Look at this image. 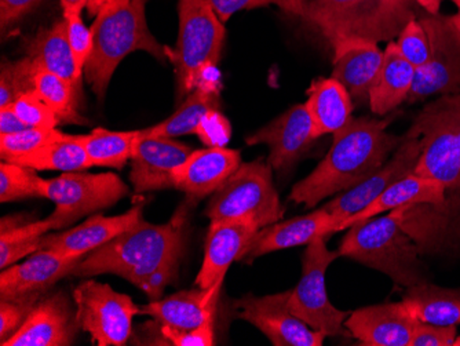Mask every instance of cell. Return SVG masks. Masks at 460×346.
I'll return each mask as SVG.
<instances>
[{"label": "cell", "mask_w": 460, "mask_h": 346, "mask_svg": "<svg viewBox=\"0 0 460 346\" xmlns=\"http://www.w3.org/2000/svg\"><path fill=\"white\" fill-rule=\"evenodd\" d=\"M392 119L351 118L333 134L332 146L319 166L294 185L289 200L312 208L328 196L363 182L404 141V136L387 133Z\"/></svg>", "instance_id": "6da1fadb"}, {"label": "cell", "mask_w": 460, "mask_h": 346, "mask_svg": "<svg viewBox=\"0 0 460 346\" xmlns=\"http://www.w3.org/2000/svg\"><path fill=\"white\" fill-rule=\"evenodd\" d=\"M183 226V211L164 226H154L142 219L134 228L87 254L69 276L93 278L112 273L138 288L159 268L180 265L185 243Z\"/></svg>", "instance_id": "7a4b0ae2"}, {"label": "cell", "mask_w": 460, "mask_h": 346, "mask_svg": "<svg viewBox=\"0 0 460 346\" xmlns=\"http://www.w3.org/2000/svg\"><path fill=\"white\" fill-rule=\"evenodd\" d=\"M148 0H108L92 25L93 53L84 68V79L103 100L119 64L133 51H146L159 61L167 58L146 22Z\"/></svg>", "instance_id": "3957f363"}, {"label": "cell", "mask_w": 460, "mask_h": 346, "mask_svg": "<svg viewBox=\"0 0 460 346\" xmlns=\"http://www.w3.org/2000/svg\"><path fill=\"white\" fill-rule=\"evenodd\" d=\"M405 206L394 208L387 216L349 226V234L341 243V257L351 258L366 267L389 276L404 288L426 283L425 265L420 260V249L402 226Z\"/></svg>", "instance_id": "277c9868"}, {"label": "cell", "mask_w": 460, "mask_h": 346, "mask_svg": "<svg viewBox=\"0 0 460 346\" xmlns=\"http://www.w3.org/2000/svg\"><path fill=\"white\" fill-rule=\"evenodd\" d=\"M310 24L331 46L342 39L392 42L402 28L420 17L415 0H307Z\"/></svg>", "instance_id": "5b68a950"}, {"label": "cell", "mask_w": 460, "mask_h": 346, "mask_svg": "<svg viewBox=\"0 0 460 346\" xmlns=\"http://www.w3.org/2000/svg\"><path fill=\"white\" fill-rule=\"evenodd\" d=\"M180 35L174 50L165 48L174 64L178 100L190 94L207 67L217 66L224 48V22L207 0H178Z\"/></svg>", "instance_id": "8992f818"}, {"label": "cell", "mask_w": 460, "mask_h": 346, "mask_svg": "<svg viewBox=\"0 0 460 346\" xmlns=\"http://www.w3.org/2000/svg\"><path fill=\"white\" fill-rule=\"evenodd\" d=\"M284 208L271 178V167L263 160L242 166L213 193L206 216L211 221L248 218L258 228L271 226L283 217Z\"/></svg>", "instance_id": "52a82bcc"}, {"label": "cell", "mask_w": 460, "mask_h": 346, "mask_svg": "<svg viewBox=\"0 0 460 346\" xmlns=\"http://www.w3.org/2000/svg\"><path fill=\"white\" fill-rule=\"evenodd\" d=\"M411 129L422 138V152L413 174L440 181L447 191L460 190V134L455 95L426 105Z\"/></svg>", "instance_id": "ba28073f"}, {"label": "cell", "mask_w": 460, "mask_h": 346, "mask_svg": "<svg viewBox=\"0 0 460 346\" xmlns=\"http://www.w3.org/2000/svg\"><path fill=\"white\" fill-rule=\"evenodd\" d=\"M327 237L322 236L307 244L302 261V278L292 288L288 308L296 317L325 337L346 334L343 325L349 312L340 311L331 304L325 288V273L340 252L328 250Z\"/></svg>", "instance_id": "9c48e42d"}, {"label": "cell", "mask_w": 460, "mask_h": 346, "mask_svg": "<svg viewBox=\"0 0 460 346\" xmlns=\"http://www.w3.org/2000/svg\"><path fill=\"white\" fill-rule=\"evenodd\" d=\"M40 198L50 199L56 203L51 214L59 228L71 226L82 217L94 211L111 208L128 195V187L113 173L86 174V173H64L57 178H41Z\"/></svg>", "instance_id": "30bf717a"}, {"label": "cell", "mask_w": 460, "mask_h": 346, "mask_svg": "<svg viewBox=\"0 0 460 346\" xmlns=\"http://www.w3.org/2000/svg\"><path fill=\"white\" fill-rule=\"evenodd\" d=\"M76 322L97 345L123 346L133 332L139 306L131 297L118 293L110 284L82 281L74 290Z\"/></svg>", "instance_id": "8fae6325"}, {"label": "cell", "mask_w": 460, "mask_h": 346, "mask_svg": "<svg viewBox=\"0 0 460 346\" xmlns=\"http://www.w3.org/2000/svg\"><path fill=\"white\" fill-rule=\"evenodd\" d=\"M420 24L428 33L430 59L425 68L416 71L408 104L438 95L460 94V32L448 15L420 13Z\"/></svg>", "instance_id": "7c38bea8"}, {"label": "cell", "mask_w": 460, "mask_h": 346, "mask_svg": "<svg viewBox=\"0 0 460 346\" xmlns=\"http://www.w3.org/2000/svg\"><path fill=\"white\" fill-rule=\"evenodd\" d=\"M289 296L291 290L265 297L247 294L236 302L239 317L255 325L275 346H322L325 335L289 311Z\"/></svg>", "instance_id": "4fadbf2b"}, {"label": "cell", "mask_w": 460, "mask_h": 346, "mask_svg": "<svg viewBox=\"0 0 460 346\" xmlns=\"http://www.w3.org/2000/svg\"><path fill=\"white\" fill-rule=\"evenodd\" d=\"M422 152V138L420 133L410 129L404 136V141L395 149L393 156L382 164L378 170H375L368 178L341 193L338 198L324 206L328 213L332 214L340 221L341 226L349 218L371 203L375 198H378L390 185L394 184L402 178L412 174L416 164L420 162Z\"/></svg>", "instance_id": "5bb4252c"}, {"label": "cell", "mask_w": 460, "mask_h": 346, "mask_svg": "<svg viewBox=\"0 0 460 346\" xmlns=\"http://www.w3.org/2000/svg\"><path fill=\"white\" fill-rule=\"evenodd\" d=\"M190 146L165 137H137L130 181L136 192L174 188V170L192 154Z\"/></svg>", "instance_id": "9a60e30c"}, {"label": "cell", "mask_w": 460, "mask_h": 346, "mask_svg": "<svg viewBox=\"0 0 460 346\" xmlns=\"http://www.w3.org/2000/svg\"><path fill=\"white\" fill-rule=\"evenodd\" d=\"M258 231L257 224L248 218L211 221L196 286L206 291L219 290L230 265L240 260V255Z\"/></svg>", "instance_id": "2e32d148"}, {"label": "cell", "mask_w": 460, "mask_h": 346, "mask_svg": "<svg viewBox=\"0 0 460 346\" xmlns=\"http://www.w3.org/2000/svg\"><path fill=\"white\" fill-rule=\"evenodd\" d=\"M316 141L312 118L306 105L298 104L281 113L265 128L245 138L247 146L265 144L269 148L268 164L273 170L288 169Z\"/></svg>", "instance_id": "e0dca14e"}, {"label": "cell", "mask_w": 460, "mask_h": 346, "mask_svg": "<svg viewBox=\"0 0 460 346\" xmlns=\"http://www.w3.org/2000/svg\"><path fill=\"white\" fill-rule=\"evenodd\" d=\"M77 329L76 312H72L66 294L56 293L39 299L20 329L2 346H68Z\"/></svg>", "instance_id": "ac0fdd59"}, {"label": "cell", "mask_w": 460, "mask_h": 346, "mask_svg": "<svg viewBox=\"0 0 460 346\" xmlns=\"http://www.w3.org/2000/svg\"><path fill=\"white\" fill-rule=\"evenodd\" d=\"M420 320L404 302L372 305L349 315V334L366 346H410Z\"/></svg>", "instance_id": "d6986e66"}, {"label": "cell", "mask_w": 460, "mask_h": 346, "mask_svg": "<svg viewBox=\"0 0 460 346\" xmlns=\"http://www.w3.org/2000/svg\"><path fill=\"white\" fill-rule=\"evenodd\" d=\"M337 232H340V221L325 208H320L307 216L275 222L260 229L248 243L239 261L251 263L269 253L304 246L317 237H328Z\"/></svg>", "instance_id": "ffe728a7"}, {"label": "cell", "mask_w": 460, "mask_h": 346, "mask_svg": "<svg viewBox=\"0 0 460 346\" xmlns=\"http://www.w3.org/2000/svg\"><path fill=\"white\" fill-rule=\"evenodd\" d=\"M242 166L237 149L208 146L193 149L188 159L174 170V188L182 191L190 200L213 195L225 181Z\"/></svg>", "instance_id": "44dd1931"}, {"label": "cell", "mask_w": 460, "mask_h": 346, "mask_svg": "<svg viewBox=\"0 0 460 346\" xmlns=\"http://www.w3.org/2000/svg\"><path fill=\"white\" fill-rule=\"evenodd\" d=\"M142 221V206L116 217H103L101 214L87 219L82 226L56 235H43L39 237V250H51L66 257H80L100 249L111 240Z\"/></svg>", "instance_id": "7402d4cb"}, {"label": "cell", "mask_w": 460, "mask_h": 346, "mask_svg": "<svg viewBox=\"0 0 460 346\" xmlns=\"http://www.w3.org/2000/svg\"><path fill=\"white\" fill-rule=\"evenodd\" d=\"M82 260L80 257H66L51 250H39L25 262L2 271L0 299L45 293L57 281L71 275Z\"/></svg>", "instance_id": "603a6c76"}, {"label": "cell", "mask_w": 460, "mask_h": 346, "mask_svg": "<svg viewBox=\"0 0 460 346\" xmlns=\"http://www.w3.org/2000/svg\"><path fill=\"white\" fill-rule=\"evenodd\" d=\"M333 48V71L337 79L351 95L353 101L366 102L378 80L384 51L378 43L364 39H342Z\"/></svg>", "instance_id": "cb8c5ba5"}, {"label": "cell", "mask_w": 460, "mask_h": 346, "mask_svg": "<svg viewBox=\"0 0 460 346\" xmlns=\"http://www.w3.org/2000/svg\"><path fill=\"white\" fill-rule=\"evenodd\" d=\"M219 290L201 288L180 291L165 298L151 301L139 308V315L154 317L160 325L190 332L198 329L211 315L216 314Z\"/></svg>", "instance_id": "d4e9b609"}, {"label": "cell", "mask_w": 460, "mask_h": 346, "mask_svg": "<svg viewBox=\"0 0 460 346\" xmlns=\"http://www.w3.org/2000/svg\"><path fill=\"white\" fill-rule=\"evenodd\" d=\"M446 193L447 187L440 181L420 177L412 173L390 185L363 210L349 217L341 226V231L364 219L378 216L384 211H392L402 206L423 205V203L438 205L446 200Z\"/></svg>", "instance_id": "484cf974"}, {"label": "cell", "mask_w": 460, "mask_h": 346, "mask_svg": "<svg viewBox=\"0 0 460 346\" xmlns=\"http://www.w3.org/2000/svg\"><path fill=\"white\" fill-rule=\"evenodd\" d=\"M27 57L36 68L58 75L82 93L83 75L77 71L68 39V22H61L39 31L27 45Z\"/></svg>", "instance_id": "4316f807"}, {"label": "cell", "mask_w": 460, "mask_h": 346, "mask_svg": "<svg viewBox=\"0 0 460 346\" xmlns=\"http://www.w3.org/2000/svg\"><path fill=\"white\" fill-rule=\"evenodd\" d=\"M313 123L314 138L335 134L348 125L353 113V98L333 77H320L307 90L305 102Z\"/></svg>", "instance_id": "83f0119b"}, {"label": "cell", "mask_w": 460, "mask_h": 346, "mask_svg": "<svg viewBox=\"0 0 460 346\" xmlns=\"http://www.w3.org/2000/svg\"><path fill=\"white\" fill-rule=\"evenodd\" d=\"M416 69L400 53L394 40L384 50V64L378 80L369 93V107L376 115H387L407 101Z\"/></svg>", "instance_id": "f1b7e54d"}, {"label": "cell", "mask_w": 460, "mask_h": 346, "mask_svg": "<svg viewBox=\"0 0 460 346\" xmlns=\"http://www.w3.org/2000/svg\"><path fill=\"white\" fill-rule=\"evenodd\" d=\"M402 302L420 322L460 324V288H440L426 281L407 288Z\"/></svg>", "instance_id": "f546056e"}, {"label": "cell", "mask_w": 460, "mask_h": 346, "mask_svg": "<svg viewBox=\"0 0 460 346\" xmlns=\"http://www.w3.org/2000/svg\"><path fill=\"white\" fill-rule=\"evenodd\" d=\"M218 107V87L199 84L169 119H165L159 125L138 130L139 137L175 138V137L196 134L201 119Z\"/></svg>", "instance_id": "4dcf8cb0"}, {"label": "cell", "mask_w": 460, "mask_h": 346, "mask_svg": "<svg viewBox=\"0 0 460 346\" xmlns=\"http://www.w3.org/2000/svg\"><path fill=\"white\" fill-rule=\"evenodd\" d=\"M15 164L31 167L36 172L74 173L92 169V160L74 134L49 142L36 151L12 160Z\"/></svg>", "instance_id": "1f68e13d"}, {"label": "cell", "mask_w": 460, "mask_h": 346, "mask_svg": "<svg viewBox=\"0 0 460 346\" xmlns=\"http://www.w3.org/2000/svg\"><path fill=\"white\" fill-rule=\"evenodd\" d=\"M137 137L138 130L111 131L95 129L90 134L76 136V138L83 148L86 149L93 167H113L120 170L133 156Z\"/></svg>", "instance_id": "d6a6232c"}, {"label": "cell", "mask_w": 460, "mask_h": 346, "mask_svg": "<svg viewBox=\"0 0 460 346\" xmlns=\"http://www.w3.org/2000/svg\"><path fill=\"white\" fill-rule=\"evenodd\" d=\"M33 90L64 125H87L86 119L79 112L82 93L68 80L38 69L33 77Z\"/></svg>", "instance_id": "836d02e7"}, {"label": "cell", "mask_w": 460, "mask_h": 346, "mask_svg": "<svg viewBox=\"0 0 460 346\" xmlns=\"http://www.w3.org/2000/svg\"><path fill=\"white\" fill-rule=\"evenodd\" d=\"M41 178L36 170L21 166L12 162L0 164V201L22 200L28 198H40Z\"/></svg>", "instance_id": "e575fe53"}, {"label": "cell", "mask_w": 460, "mask_h": 346, "mask_svg": "<svg viewBox=\"0 0 460 346\" xmlns=\"http://www.w3.org/2000/svg\"><path fill=\"white\" fill-rule=\"evenodd\" d=\"M35 64L28 58L18 61H7L2 64L0 69V108L9 107L21 95L33 92V77H35Z\"/></svg>", "instance_id": "d590c367"}, {"label": "cell", "mask_w": 460, "mask_h": 346, "mask_svg": "<svg viewBox=\"0 0 460 346\" xmlns=\"http://www.w3.org/2000/svg\"><path fill=\"white\" fill-rule=\"evenodd\" d=\"M61 131L57 129H25L13 134H0V155L2 160L12 162L15 157L24 156L36 151L49 142L61 138Z\"/></svg>", "instance_id": "8d00e7d4"}, {"label": "cell", "mask_w": 460, "mask_h": 346, "mask_svg": "<svg viewBox=\"0 0 460 346\" xmlns=\"http://www.w3.org/2000/svg\"><path fill=\"white\" fill-rule=\"evenodd\" d=\"M207 2L210 4L224 24L243 10L257 9V7L270 6V4H275L288 14L301 17L305 22H309L310 20L307 0H207Z\"/></svg>", "instance_id": "74e56055"}, {"label": "cell", "mask_w": 460, "mask_h": 346, "mask_svg": "<svg viewBox=\"0 0 460 346\" xmlns=\"http://www.w3.org/2000/svg\"><path fill=\"white\" fill-rule=\"evenodd\" d=\"M395 46L399 49L408 63L416 69L425 68L430 59V45L428 33L420 20H411L400 35L395 39Z\"/></svg>", "instance_id": "f35d334b"}, {"label": "cell", "mask_w": 460, "mask_h": 346, "mask_svg": "<svg viewBox=\"0 0 460 346\" xmlns=\"http://www.w3.org/2000/svg\"><path fill=\"white\" fill-rule=\"evenodd\" d=\"M13 112L24 121L28 128L56 129L61 125L56 113L41 101V98L33 92L21 95L15 102L9 105Z\"/></svg>", "instance_id": "ab89813d"}, {"label": "cell", "mask_w": 460, "mask_h": 346, "mask_svg": "<svg viewBox=\"0 0 460 346\" xmlns=\"http://www.w3.org/2000/svg\"><path fill=\"white\" fill-rule=\"evenodd\" d=\"M43 293H32L12 299H0V342L12 337L30 316Z\"/></svg>", "instance_id": "60d3db41"}, {"label": "cell", "mask_w": 460, "mask_h": 346, "mask_svg": "<svg viewBox=\"0 0 460 346\" xmlns=\"http://www.w3.org/2000/svg\"><path fill=\"white\" fill-rule=\"evenodd\" d=\"M68 22V39L74 53L77 71L84 76V68L93 53L92 28H87L83 22L82 15L66 18Z\"/></svg>", "instance_id": "b9f144b4"}, {"label": "cell", "mask_w": 460, "mask_h": 346, "mask_svg": "<svg viewBox=\"0 0 460 346\" xmlns=\"http://www.w3.org/2000/svg\"><path fill=\"white\" fill-rule=\"evenodd\" d=\"M214 316L211 315L200 327L182 332L169 325H160V333L170 345L174 346H211L214 345Z\"/></svg>", "instance_id": "7bdbcfd3"}, {"label": "cell", "mask_w": 460, "mask_h": 346, "mask_svg": "<svg viewBox=\"0 0 460 346\" xmlns=\"http://www.w3.org/2000/svg\"><path fill=\"white\" fill-rule=\"evenodd\" d=\"M230 123L218 111L213 110L201 119L196 136L208 146H225L230 139Z\"/></svg>", "instance_id": "ee69618b"}, {"label": "cell", "mask_w": 460, "mask_h": 346, "mask_svg": "<svg viewBox=\"0 0 460 346\" xmlns=\"http://www.w3.org/2000/svg\"><path fill=\"white\" fill-rule=\"evenodd\" d=\"M456 325H437L418 323L410 346H454Z\"/></svg>", "instance_id": "f6af8a7d"}, {"label": "cell", "mask_w": 460, "mask_h": 346, "mask_svg": "<svg viewBox=\"0 0 460 346\" xmlns=\"http://www.w3.org/2000/svg\"><path fill=\"white\" fill-rule=\"evenodd\" d=\"M178 265H165L152 272L148 278L139 284V290L144 291L152 301L162 298L165 286L174 283L177 280Z\"/></svg>", "instance_id": "bcb514c9"}, {"label": "cell", "mask_w": 460, "mask_h": 346, "mask_svg": "<svg viewBox=\"0 0 460 346\" xmlns=\"http://www.w3.org/2000/svg\"><path fill=\"white\" fill-rule=\"evenodd\" d=\"M39 0H0V22L2 30L12 27L20 18L24 17Z\"/></svg>", "instance_id": "7dc6e473"}, {"label": "cell", "mask_w": 460, "mask_h": 346, "mask_svg": "<svg viewBox=\"0 0 460 346\" xmlns=\"http://www.w3.org/2000/svg\"><path fill=\"white\" fill-rule=\"evenodd\" d=\"M25 129L30 128L13 112L12 108H0V134L18 133Z\"/></svg>", "instance_id": "c3c4849f"}, {"label": "cell", "mask_w": 460, "mask_h": 346, "mask_svg": "<svg viewBox=\"0 0 460 346\" xmlns=\"http://www.w3.org/2000/svg\"><path fill=\"white\" fill-rule=\"evenodd\" d=\"M61 2L64 18L74 17V15H82V12L87 9L90 0H59Z\"/></svg>", "instance_id": "681fc988"}, {"label": "cell", "mask_w": 460, "mask_h": 346, "mask_svg": "<svg viewBox=\"0 0 460 346\" xmlns=\"http://www.w3.org/2000/svg\"><path fill=\"white\" fill-rule=\"evenodd\" d=\"M415 2L423 12L437 15L440 14L441 4H443L444 0H415Z\"/></svg>", "instance_id": "f907efd6"}, {"label": "cell", "mask_w": 460, "mask_h": 346, "mask_svg": "<svg viewBox=\"0 0 460 346\" xmlns=\"http://www.w3.org/2000/svg\"><path fill=\"white\" fill-rule=\"evenodd\" d=\"M108 0H90L89 6H87V12L92 15H97L100 12L101 7L107 4Z\"/></svg>", "instance_id": "816d5d0a"}, {"label": "cell", "mask_w": 460, "mask_h": 346, "mask_svg": "<svg viewBox=\"0 0 460 346\" xmlns=\"http://www.w3.org/2000/svg\"><path fill=\"white\" fill-rule=\"evenodd\" d=\"M449 18H451L452 24H454L460 32V10H457L456 14L449 15Z\"/></svg>", "instance_id": "f5cc1de1"}, {"label": "cell", "mask_w": 460, "mask_h": 346, "mask_svg": "<svg viewBox=\"0 0 460 346\" xmlns=\"http://www.w3.org/2000/svg\"><path fill=\"white\" fill-rule=\"evenodd\" d=\"M455 100H456L457 123H459V134H460V94L455 95Z\"/></svg>", "instance_id": "db71d44e"}, {"label": "cell", "mask_w": 460, "mask_h": 346, "mask_svg": "<svg viewBox=\"0 0 460 346\" xmlns=\"http://www.w3.org/2000/svg\"><path fill=\"white\" fill-rule=\"evenodd\" d=\"M455 4H456L457 10H460V0H452Z\"/></svg>", "instance_id": "11a10c76"}, {"label": "cell", "mask_w": 460, "mask_h": 346, "mask_svg": "<svg viewBox=\"0 0 460 346\" xmlns=\"http://www.w3.org/2000/svg\"><path fill=\"white\" fill-rule=\"evenodd\" d=\"M460 345V338L456 337V340H455L454 346H459Z\"/></svg>", "instance_id": "9f6ffc18"}]
</instances>
